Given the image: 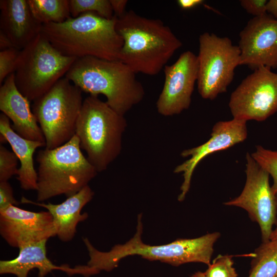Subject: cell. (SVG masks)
Returning <instances> with one entry per match:
<instances>
[{
  "mask_svg": "<svg viewBox=\"0 0 277 277\" xmlns=\"http://www.w3.org/2000/svg\"><path fill=\"white\" fill-rule=\"evenodd\" d=\"M199 41L198 91L202 98L212 100L227 91L240 65L241 52L229 38L214 33L205 32Z\"/></svg>",
  "mask_w": 277,
  "mask_h": 277,
  "instance_id": "obj_9",
  "label": "cell"
},
{
  "mask_svg": "<svg viewBox=\"0 0 277 277\" xmlns=\"http://www.w3.org/2000/svg\"><path fill=\"white\" fill-rule=\"evenodd\" d=\"M0 233L11 247L48 240L56 235L52 216L49 211L33 212L11 205L0 210Z\"/></svg>",
  "mask_w": 277,
  "mask_h": 277,
  "instance_id": "obj_15",
  "label": "cell"
},
{
  "mask_svg": "<svg viewBox=\"0 0 277 277\" xmlns=\"http://www.w3.org/2000/svg\"><path fill=\"white\" fill-rule=\"evenodd\" d=\"M117 20L115 15L109 19L86 12L62 23L43 25L41 33L65 56L120 61L124 42L116 30Z\"/></svg>",
  "mask_w": 277,
  "mask_h": 277,
  "instance_id": "obj_3",
  "label": "cell"
},
{
  "mask_svg": "<svg viewBox=\"0 0 277 277\" xmlns=\"http://www.w3.org/2000/svg\"><path fill=\"white\" fill-rule=\"evenodd\" d=\"M191 277H207L204 272L197 271L193 274Z\"/></svg>",
  "mask_w": 277,
  "mask_h": 277,
  "instance_id": "obj_35",
  "label": "cell"
},
{
  "mask_svg": "<svg viewBox=\"0 0 277 277\" xmlns=\"http://www.w3.org/2000/svg\"><path fill=\"white\" fill-rule=\"evenodd\" d=\"M242 7L254 17L262 16L267 13L266 0H242L240 1Z\"/></svg>",
  "mask_w": 277,
  "mask_h": 277,
  "instance_id": "obj_28",
  "label": "cell"
},
{
  "mask_svg": "<svg viewBox=\"0 0 277 277\" xmlns=\"http://www.w3.org/2000/svg\"><path fill=\"white\" fill-rule=\"evenodd\" d=\"M203 2V0H178L177 1L179 6L184 10L193 8Z\"/></svg>",
  "mask_w": 277,
  "mask_h": 277,
  "instance_id": "obj_31",
  "label": "cell"
},
{
  "mask_svg": "<svg viewBox=\"0 0 277 277\" xmlns=\"http://www.w3.org/2000/svg\"><path fill=\"white\" fill-rule=\"evenodd\" d=\"M82 92L65 77L33 101L32 110L44 134L45 148L61 146L75 135L83 102Z\"/></svg>",
  "mask_w": 277,
  "mask_h": 277,
  "instance_id": "obj_8",
  "label": "cell"
},
{
  "mask_svg": "<svg viewBox=\"0 0 277 277\" xmlns=\"http://www.w3.org/2000/svg\"><path fill=\"white\" fill-rule=\"evenodd\" d=\"M233 118L262 122L277 111V73L261 66L245 78L231 94Z\"/></svg>",
  "mask_w": 277,
  "mask_h": 277,
  "instance_id": "obj_10",
  "label": "cell"
},
{
  "mask_svg": "<svg viewBox=\"0 0 277 277\" xmlns=\"http://www.w3.org/2000/svg\"><path fill=\"white\" fill-rule=\"evenodd\" d=\"M142 216V213L138 215L136 231L133 238L124 244L114 246L109 251H99L88 238H83L89 256L87 265L98 272L110 271L117 267L122 259L134 255L174 266L191 262L202 263L208 266L211 264L214 245L220 237V233H207L194 239H180L165 245H147L143 243L141 238Z\"/></svg>",
  "mask_w": 277,
  "mask_h": 277,
  "instance_id": "obj_1",
  "label": "cell"
},
{
  "mask_svg": "<svg viewBox=\"0 0 277 277\" xmlns=\"http://www.w3.org/2000/svg\"><path fill=\"white\" fill-rule=\"evenodd\" d=\"M18 204L14 197L13 189L10 183L8 181L0 182V210L9 206Z\"/></svg>",
  "mask_w": 277,
  "mask_h": 277,
  "instance_id": "obj_29",
  "label": "cell"
},
{
  "mask_svg": "<svg viewBox=\"0 0 277 277\" xmlns=\"http://www.w3.org/2000/svg\"><path fill=\"white\" fill-rule=\"evenodd\" d=\"M21 50L12 47L0 51V84L14 73Z\"/></svg>",
  "mask_w": 277,
  "mask_h": 277,
  "instance_id": "obj_27",
  "label": "cell"
},
{
  "mask_svg": "<svg viewBox=\"0 0 277 277\" xmlns=\"http://www.w3.org/2000/svg\"><path fill=\"white\" fill-rule=\"evenodd\" d=\"M256 163L273 179L271 190L273 193L277 194V150L266 149L262 146L258 145L255 150L251 154Z\"/></svg>",
  "mask_w": 277,
  "mask_h": 277,
  "instance_id": "obj_24",
  "label": "cell"
},
{
  "mask_svg": "<svg viewBox=\"0 0 277 277\" xmlns=\"http://www.w3.org/2000/svg\"><path fill=\"white\" fill-rule=\"evenodd\" d=\"M116 28L124 42L120 61L135 73L157 74L182 46L161 20L142 16L132 10L117 17Z\"/></svg>",
  "mask_w": 277,
  "mask_h": 277,
  "instance_id": "obj_2",
  "label": "cell"
},
{
  "mask_svg": "<svg viewBox=\"0 0 277 277\" xmlns=\"http://www.w3.org/2000/svg\"><path fill=\"white\" fill-rule=\"evenodd\" d=\"M247 121L233 118L227 121L216 123L212 129L210 138L204 144L183 150L181 155L189 159L177 165L175 173H182L183 182L178 200H184L188 192L193 173L197 165L204 158L215 152L224 150L244 142L247 137Z\"/></svg>",
  "mask_w": 277,
  "mask_h": 277,
  "instance_id": "obj_13",
  "label": "cell"
},
{
  "mask_svg": "<svg viewBox=\"0 0 277 277\" xmlns=\"http://www.w3.org/2000/svg\"><path fill=\"white\" fill-rule=\"evenodd\" d=\"M18 158L12 151L0 146V182H7L18 172Z\"/></svg>",
  "mask_w": 277,
  "mask_h": 277,
  "instance_id": "obj_26",
  "label": "cell"
},
{
  "mask_svg": "<svg viewBox=\"0 0 277 277\" xmlns=\"http://www.w3.org/2000/svg\"><path fill=\"white\" fill-rule=\"evenodd\" d=\"M36 161L38 202L62 194L72 195L98 173L82 153L75 135L61 146L39 150Z\"/></svg>",
  "mask_w": 277,
  "mask_h": 277,
  "instance_id": "obj_6",
  "label": "cell"
},
{
  "mask_svg": "<svg viewBox=\"0 0 277 277\" xmlns=\"http://www.w3.org/2000/svg\"><path fill=\"white\" fill-rule=\"evenodd\" d=\"M248 277H277V241L269 240L255 249Z\"/></svg>",
  "mask_w": 277,
  "mask_h": 277,
  "instance_id": "obj_22",
  "label": "cell"
},
{
  "mask_svg": "<svg viewBox=\"0 0 277 277\" xmlns=\"http://www.w3.org/2000/svg\"><path fill=\"white\" fill-rule=\"evenodd\" d=\"M30 101L17 89L14 73L1 85L0 110L12 122L14 131L23 137L46 144L42 131L31 110Z\"/></svg>",
  "mask_w": 277,
  "mask_h": 277,
  "instance_id": "obj_17",
  "label": "cell"
},
{
  "mask_svg": "<svg viewBox=\"0 0 277 277\" xmlns=\"http://www.w3.org/2000/svg\"><path fill=\"white\" fill-rule=\"evenodd\" d=\"M135 74L120 61L86 56L77 58L65 77L90 95H104L113 110L125 115L145 96Z\"/></svg>",
  "mask_w": 277,
  "mask_h": 277,
  "instance_id": "obj_4",
  "label": "cell"
},
{
  "mask_svg": "<svg viewBox=\"0 0 277 277\" xmlns=\"http://www.w3.org/2000/svg\"><path fill=\"white\" fill-rule=\"evenodd\" d=\"M76 59L62 54L41 33L20 51L14 73L16 87L33 102L65 76Z\"/></svg>",
  "mask_w": 277,
  "mask_h": 277,
  "instance_id": "obj_7",
  "label": "cell"
},
{
  "mask_svg": "<svg viewBox=\"0 0 277 277\" xmlns=\"http://www.w3.org/2000/svg\"><path fill=\"white\" fill-rule=\"evenodd\" d=\"M267 13L277 19V0H270L267 4Z\"/></svg>",
  "mask_w": 277,
  "mask_h": 277,
  "instance_id": "obj_33",
  "label": "cell"
},
{
  "mask_svg": "<svg viewBox=\"0 0 277 277\" xmlns=\"http://www.w3.org/2000/svg\"><path fill=\"white\" fill-rule=\"evenodd\" d=\"M94 194V192L88 185L58 204L35 202L24 196L21 199V202L47 209L52 216L56 230V235L62 242H67L74 238L78 223L88 218V213L85 212L81 214V211L92 199Z\"/></svg>",
  "mask_w": 277,
  "mask_h": 277,
  "instance_id": "obj_19",
  "label": "cell"
},
{
  "mask_svg": "<svg viewBox=\"0 0 277 277\" xmlns=\"http://www.w3.org/2000/svg\"><path fill=\"white\" fill-rule=\"evenodd\" d=\"M246 179L241 193L224 205L245 209L260 226L263 242L270 240L274 225H277L276 195L269 184V174L253 159L246 155Z\"/></svg>",
  "mask_w": 277,
  "mask_h": 277,
  "instance_id": "obj_11",
  "label": "cell"
},
{
  "mask_svg": "<svg viewBox=\"0 0 277 277\" xmlns=\"http://www.w3.org/2000/svg\"><path fill=\"white\" fill-rule=\"evenodd\" d=\"M114 15L117 17L123 15L126 12L127 0H109Z\"/></svg>",
  "mask_w": 277,
  "mask_h": 277,
  "instance_id": "obj_30",
  "label": "cell"
},
{
  "mask_svg": "<svg viewBox=\"0 0 277 277\" xmlns=\"http://www.w3.org/2000/svg\"><path fill=\"white\" fill-rule=\"evenodd\" d=\"M240 65L253 70L277 68V19L267 13L254 17L240 33Z\"/></svg>",
  "mask_w": 277,
  "mask_h": 277,
  "instance_id": "obj_14",
  "label": "cell"
},
{
  "mask_svg": "<svg viewBox=\"0 0 277 277\" xmlns=\"http://www.w3.org/2000/svg\"><path fill=\"white\" fill-rule=\"evenodd\" d=\"M69 9L72 17L86 12H94L109 19L114 16L109 0H70Z\"/></svg>",
  "mask_w": 277,
  "mask_h": 277,
  "instance_id": "obj_23",
  "label": "cell"
},
{
  "mask_svg": "<svg viewBox=\"0 0 277 277\" xmlns=\"http://www.w3.org/2000/svg\"><path fill=\"white\" fill-rule=\"evenodd\" d=\"M14 47L11 41L7 36L0 31V49L1 51Z\"/></svg>",
  "mask_w": 277,
  "mask_h": 277,
  "instance_id": "obj_32",
  "label": "cell"
},
{
  "mask_svg": "<svg viewBox=\"0 0 277 277\" xmlns=\"http://www.w3.org/2000/svg\"><path fill=\"white\" fill-rule=\"evenodd\" d=\"M0 9V31L14 48L22 50L41 33L43 25L33 16L27 0H1Z\"/></svg>",
  "mask_w": 277,
  "mask_h": 277,
  "instance_id": "obj_18",
  "label": "cell"
},
{
  "mask_svg": "<svg viewBox=\"0 0 277 277\" xmlns=\"http://www.w3.org/2000/svg\"><path fill=\"white\" fill-rule=\"evenodd\" d=\"M34 18L42 25L62 23L71 17L69 0H27Z\"/></svg>",
  "mask_w": 277,
  "mask_h": 277,
  "instance_id": "obj_21",
  "label": "cell"
},
{
  "mask_svg": "<svg viewBox=\"0 0 277 277\" xmlns=\"http://www.w3.org/2000/svg\"><path fill=\"white\" fill-rule=\"evenodd\" d=\"M276 205H277V194H276ZM270 240L277 241V225L275 229L273 230L270 236Z\"/></svg>",
  "mask_w": 277,
  "mask_h": 277,
  "instance_id": "obj_34",
  "label": "cell"
},
{
  "mask_svg": "<svg viewBox=\"0 0 277 277\" xmlns=\"http://www.w3.org/2000/svg\"><path fill=\"white\" fill-rule=\"evenodd\" d=\"M47 240H44L19 247L17 257L11 260L0 261V274L28 277L29 272L34 268L38 270V277H45L53 270H61L70 276L81 274L85 277L99 273L87 265L74 267L65 265H54L47 256Z\"/></svg>",
  "mask_w": 277,
  "mask_h": 277,
  "instance_id": "obj_16",
  "label": "cell"
},
{
  "mask_svg": "<svg viewBox=\"0 0 277 277\" xmlns=\"http://www.w3.org/2000/svg\"><path fill=\"white\" fill-rule=\"evenodd\" d=\"M232 256L219 255L204 272L207 277H238Z\"/></svg>",
  "mask_w": 277,
  "mask_h": 277,
  "instance_id": "obj_25",
  "label": "cell"
},
{
  "mask_svg": "<svg viewBox=\"0 0 277 277\" xmlns=\"http://www.w3.org/2000/svg\"><path fill=\"white\" fill-rule=\"evenodd\" d=\"M127 126L124 115L97 96L90 95L83 101L75 135L97 172L105 170L120 154Z\"/></svg>",
  "mask_w": 277,
  "mask_h": 277,
  "instance_id": "obj_5",
  "label": "cell"
},
{
  "mask_svg": "<svg viewBox=\"0 0 277 277\" xmlns=\"http://www.w3.org/2000/svg\"><path fill=\"white\" fill-rule=\"evenodd\" d=\"M165 82L157 100L158 113L165 116L179 114L188 109L198 76L197 55L190 51L182 53L171 65L164 68Z\"/></svg>",
  "mask_w": 277,
  "mask_h": 277,
  "instance_id": "obj_12",
  "label": "cell"
},
{
  "mask_svg": "<svg viewBox=\"0 0 277 277\" xmlns=\"http://www.w3.org/2000/svg\"><path fill=\"white\" fill-rule=\"evenodd\" d=\"M0 141L10 144L21 163L16 179L21 188L36 190L37 173L34 168L33 154L36 149L46 146V144L18 135L12 129L9 118L3 113L0 114Z\"/></svg>",
  "mask_w": 277,
  "mask_h": 277,
  "instance_id": "obj_20",
  "label": "cell"
}]
</instances>
